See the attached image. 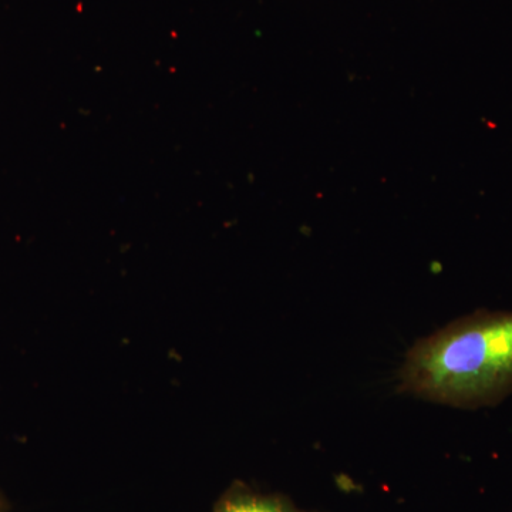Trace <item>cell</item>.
I'll list each match as a JSON object with an SVG mask.
<instances>
[{
    "label": "cell",
    "mask_w": 512,
    "mask_h": 512,
    "mask_svg": "<svg viewBox=\"0 0 512 512\" xmlns=\"http://www.w3.org/2000/svg\"><path fill=\"white\" fill-rule=\"evenodd\" d=\"M400 386L448 406H490L512 393V312H477L420 340Z\"/></svg>",
    "instance_id": "cell-1"
},
{
    "label": "cell",
    "mask_w": 512,
    "mask_h": 512,
    "mask_svg": "<svg viewBox=\"0 0 512 512\" xmlns=\"http://www.w3.org/2000/svg\"><path fill=\"white\" fill-rule=\"evenodd\" d=\"M217 512H295L284 501L252 493L229 494L217 507Z\"/></svg>",
    "instance_id": "cell-2"
},
{
    "label": "cell",
    "mask_w": 512,
    "mask_h": 512,
    "mask_svg": "<svg viewBox=\"0 0 512 512\" xmlns=\"http://www.w3.org/2000/svg\"><path fill=\"white\" fill-rule=\"evenodd\" d=\"M8 510H9L8 501H6V498L3 497L2 493H0V512H8Z\"/></svg>",
    "instance_id": "cell-3"
}]
</instances>
